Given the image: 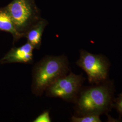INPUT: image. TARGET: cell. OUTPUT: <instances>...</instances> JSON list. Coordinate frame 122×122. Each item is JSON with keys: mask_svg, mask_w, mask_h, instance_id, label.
Instances as JSON below:
<instances>
[{"mask_svg": "<svg viewBox=\"0 0 122 122\" xmlns=\"http://www.w3.org/2000/svg\"><path fill=\"white\" fill-rule=\"evenodd\" d=\"M34 47L28 42L21 46L11 48L0 59V63L31 62L33 60Z\"/></svg>", "mask_w": 122, "mask_h": 122, "instance_id": "obj_6", "label": "cell"}, {"mask_svg": "<svg viewBox=\"0 0 122 122\" xmlns=\"http://www.w3.org/2000/svg\"><path fill=\"white\" fill-rule=\"evenodd\" d=\"M76 64L86 72L92 84H98L108 80L110 64L103 55L94 54L82 50Z\"/></svg>", "mask_w": 122, "mask_h": 122, "instance_id": "obj_4", "label": "cell"}, {"mask_svg": "<svg viewBox=\"0 0 122 122\" xmlns=\"http://www.w3.org/2000/svg\"><path fill=\"white\" fill-rule=\"evenodd\" d=\"M68 71V62L65 56L44 59L35 71L33 84L35 92L41 93L48 89L58 79L66 75Z\"/></svg>", "mask_w": 122, "mask_h": 122, "instance_id": "obj_2", "label": "cell"}, {"mask_svg": "<svg viewBox=\"0 0 122 122\" xmlns=\"http://www.w3.org/2000/svg\"><path fill=\"white\" fill-rule=\"evenodd\" d=\"M114 86L107 80L82 92L77 101L79 111L82 115L107 113L113 106Z\"/></svg>", "mask_w": 122, "mask_h": 122, "instance_id": "obj_1", "label": "cell"}, {"mask_svg": "<svg viewBox=\"0 0 122 122\" xmlns=\"http://www.w3.org/2000/svg\"><path fill=\"white\" fill-rule=\"evenodd\" d=\"M113 106L117 109L120 116H122V92L114 100Z\"/></svg>", "mask_w": 122, "mask_h": 122, "instance_id": "obj_10", "label": "cell"}, {"mask_svg": "<svg viewBox=\"0 0 122 122\" xmlns=\"http://www.w3.org/2000/svg\"><path fill=\"white\" fill-rule=\"evenodd\" d=\"M47 25V22L45 20L39 19L25 33L24 36L27 38V42L34 48H39L41 44L42 35Z\"/></svg>", "mask_w": 122, "mask_h": 122, "instance_id": "obj_7", "label": "cell"}, {"mask_svg": "<svg viewBox=\"0 0 122 122\" xmlns=\"http://www.w3.org/2000/svg\"><path fill=\"white\" fill-rule=\"evenodd\" d=\"M18 32L24 34L39 20L35 0H13L5 7Z\"/></svg>", "mask_w": 122, "mask_h": 122, "instance_id": "obj_3", "label": "cell"}, {"mask_svg": "<svg viewBox=\"0 0 122 122\" xmlns=\"http://www.w3.org/2000/svg\"><path fill=\"white\" fill-rule=\"evenodd\" d=\"M0 31L10 33L15 40L24 36L16 30L11 18L5 7L0 8Z\"/></svg>", "mask_w": 122, "mask_h": 122, "instance_id": "obj_8", "label": "cell"}, {"mask_svg": "<svg viewBox=\"0 0 122 122\" xmlns=\"http://www.w3.org/2000/svg\"><path fill=\"white\" fill-rule=\"evenodd\" d=\"M100 116L86 115L81 117L72 116L71 120L73 122H101Z\"/></svg>", "mask_w": 122, "mask_h": 122, "instance_id": "obj_9", "label": "cell"}, {"mask_svg": "<svg viewBox=\"0 0 122 122\" xmlns=\"http://www.w3.org/2000/svg\"><path fill=\"white\" fill-rule=\"evenodd\" d=\"M51 118L48 111H46L40 114L33 121L34 122H50Z\"/></svg>", "mask_w": 122, "mask_h": 122, "instance_id": "obj_11", "label": "cell"}, {"mask_svg": "<svg viewBox=\"0 0 122 122\" xmlns=\"http://www.w3.org/2000/svg\"><path fill=\"white\" fill-rule=\"evenodd\" d=\"M83 82L82 75L70 72L58 79L48 88L52 96L71 100L76 97Z\"/></svg>", "mask_w": 122, "mask_h": 122, "instance_id": "obj_5", "label": "cell"}]
</instances>
